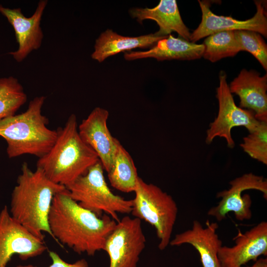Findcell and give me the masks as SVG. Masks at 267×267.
<instances>
[{
	"mask_svg": "<svg viewBox=\"0 0 267 267\" xmlns=\"http://www.w3.org/2000/svg\"><path fill=\"white\" fill-rule=\"evenodd\" d=\"M234 33L240 51L252 54L267 71V45L261 35L248 30L234 31Z\"/></svg>",
	"mask_w": 267,
	"mask_h": 267,
	"instance_id": "24",
	"label": "cell"
},
{
	"mask_svg": "<svg viewBox=\"0 0 267 267\" xmlns=\"http://www.w3.org/2000/svg\"><path fill=\"white\" fill-rule=\"evenodd\" d=\"M146 241L140 220L129 216L120 220L103 249L109 256V267H137Z\"/></svg>",
	"mask_w": 267,
	"mask_h": 267,
	"instance_id": "8",
	"label": "cell"
},
{
	"mask_svg": "<svg viewBox=\"0 0 267 267\" xmlns=\"http://www.w3.org/2000/svg\"><path fill=\"white\" fill-rule=\"evenodd\" d=\"M204 51L203 44H196L169 35L158 41L149 50L126 52L124 56L127 60L146 58H154L158 61L193 60L203 56Z\"/></svg>",
	"mask_w": 267,
	"mask_h": 267,
	"instance_id": "18",
	"label": "cell"
},
{
	"mask_svg": "<svg viewBox=\"0 0 267 267\" xmlns=\"http://www.w3.org/2000/svg\"><path fill=\"white\" fill-rule=\"evenodd\" d=\"M134 192L132 215L154 227L159 240L158 248L165 249L170 244L177 218L176 202L159 187L146 182L139 177Z\"/></svg>",
	"mask_w": 267,
	"mask_h": 267,
	"instance_id": "5",
	"label": "cell"
},
{
	"mask_svg": "<svg viewBox=\"0 0 267 267\" xmlns=\"http://www.w3.org/2000/svg\"><path fill=\"white\" fill-rule=\"evenodd\" d=\"M218 228L216 222L207 221L204 227L198 221L194 220L190 229L176 234L169 245L190 244L198 252L203 267H221L218 253L222 245L217 233Z\"/></svg>",
	"mask_w": 267,
	"mask_h": 267,
	"instance_id": "15",
	"label": "cell"
},
{
	"mask_svg": "<svg viewBox=\"0 0 267 267\" xmlns=\"http://www.w3.org/2000/svg\"><path fill=\"white\" fill-rule=\"evenodd\" d=\"M78 128L76 116L72 114L64 126L57 130L52 147L37 162V168L47 178L66 187L99 161L96 153L80 137Z\"/></svg>",
	"mask_w": 267,
	"mask_h": 267,
	"instance_id": "3",
	"label": "cell"
},
{
	"mask_svg": "<svg viewBox=\"0 0 267 267\" xmlns=\"http://www.w3.org/2000/svg\"><path fill=\"white\" fill-rule=\"evenodd\" d=\"M49 256L50 257L52 264L48 267H89L87 261L82 259L77 261L74 263H68L64 261L60 256L55 252L49 251ZM16 267H38L32 265H19Z\"/></svg>",
	"mask_w": 267,
	"mask_h": 267,
	"instance_id": "25",
	"label": "cell"
},
{
	"mask_svg": "<svg viewBox=\"0 0 267 267\" xmlns=\"http://www.w3.org/2000/svg\"><path fill=\"white\" fill-rule=\"evenodd\" d=\"M109 115L106 109L96 107L78 128L80 137L96 153L107 173L112 166L118 141L108 128Z\"/></svg>",
	"mask_w": 267,
	"mask_h": 267,
	"instance_id": "13",
	"label": "cell"
},
{
	"mask_svg": "<svg viewBox=\"0 0 267 267\" xmlns=\"http://www.w3.org/2000/svg\"><path fill=\"white\" fill-rule=\"evenodd\" d=\"M267 267V258H261L258 259L255 263L250 267Z\"/></svg>",
	"mask_w": 267,
	"mask_h": 267,
	"instance_id": "26",
	"label": "cell"
},
{
	"mask_svg": "<svg viewBox=\"0 0 267 267\" xmlns=\"http://www.w3.org/2000/svg\"><path fill=\"white\" fill-rule=\"evenodd\" d=\"M240 145L250 157L267 165V121H261L255 130L243 138Z\"/></svg>",
	"mask_w": 267,
	"mask_h": 267,
	"instance_id": "23",
	"label": "cell"
},
{
	"mask_svg": "<svg viewBox=\"0 0 267 267\" xmlns=\"http://www.w3.org/2000/svg\"><path fill=\"white\" fill-rule=\"evenodd\" d=\"M230 187L219 192L217 197L221 198L218 204L211 208L208 215L215 218L217 221L225 219L230 212L234 213L235 218L239 221L248 220L252 217V200L248 194L242 195L247 190L254 189L261 191L265 199H267V180L263 176L252 173L245 174L229 182Z\"/></svg>",
	"mask_w": 267,
	"mask_h": 267,
	"instance_id": "9",
	"label": "cell"
},
{
	"mask_svg": "<svg viewBox=\"0 0 267 267\" xmlns=\"http://www.w3.org/2000/svg\"><path fill=\"white\" fill-rule=\"evenodd\" d=\"M27 100V94L16 78H0V120L14 115Z\"/></svg>",
	"mask_w": 267,
	"mask_h": 267,
	"instance_id": "22",
	"label": "cell"
},
{
	"mask_svg": "<svg viewBox=\"0 0 267 267\" xmlns=\"http://www.w3.org/2000/svg\"><path fill=\"white\" fill-rule=\"evenodd\" d=\"M117 223L108 215L99 217L82 207L69 196L67 189L55 195L48 217L53 238L59 245L90 256L103 250Z\"/></svg>",
	"mask_w": 267,
	"mask_h": 267,
	"instance_id": "1",
	"label": "cell"
},
{
	"mask_svg": "<svg viewBox=\"0 0 267 267\" xmlns=\"http://www.w3.org/2000/svg\"><path fill=\"white\" fill-rule=\"evenodd\" d=\"M198 2L202 12V20L198 27L190 34L191 42L195 43L215 33L228 31H251L267 37V13L261 1H255L256 12L253 17L246 20L217 15L211 10L209 2Z\"/></svg>",
	"mask_w": 267,
	"mask_h": 267,
	"instance_id": "11",
	"label": "cell"
},
{
	"mask_svg": "<svg viewBox=\"0 0 267 267\" xmlns=\"http://www.w3.org/2000/svg\"><path fill=\"white\" fill-rule=\"evenodd\" d=\"M47 0L39 1L33 14L25 17L20 8L11 9L0 5V13L4 15L13 27L18 49L9 54L18 62L23 61L33 50L41 46L44 37L41 21Z\"/></svg>",
	"mask_w": 267,
	"mask_h": 267,
	"instance_id": "12",
	"label": "cell"
},
{
	"mask_svg": "<svg viewBox=\"0 0 267 267\" xmlns=\"http://www.w3.org/2000/svg\"><path fill=\"white\" fill-rule=\"evenodd\" d=\"M47 249L44 240L16 221L5 206L0 212V267L6 266L13 255L27 260Z\"/></svg>",
	"mask_w": 267,
	"mask_h": 267,
	"instance_id": "10",
	"label": "cell"
},
{
	"mask_svg": "<svg viewBox=\"0 0 267 267\" xmlns=\"http://www.w3.org/2000/svg\"><path fill=\"white\" fill-rule=\"evenodd\" d=\"M219 86L217 89L219 111L217 117L206 132L205 141L210 144L217 137L224 138L230 148L235 146L231 136V130L236 127H243L251 133L260 124L251 110L238 107L235 103L226 82V74L222 71L219 76Z\"/></svg>",
	"mask_w": 267,
	"mask_h": 267,
	"instance_id": "7",
	"label": "cell"
},
{
	"mask_svg": "<svg viewBox=\"0 0 267 267\" xmlns=\"http://www.w3.org/2000/svg\"><path fill=\"white\" fill-rule=\"evenodd\" d=\"M21 170L12 193L10 214L38 238L44 240V232L53 238L48 223L52 201L67 189L50 180L40 169L33 171L26 162Z\"/></svg>",
	"mask_w": 267,
	"mask_h": 267,
	"instance_id": "2",
	"label": "cell"
},
{
	"mask_svg": "<svg viewBox=\"0 0 267 267\" xmlns=\"http://www.w3.org/2000/svg\"><path fill=\"white\" fill-rule=\"evenodd\" d=\"M203 45V56L212 62L234 56L240 51L234 31H223L211 35L204 40Z\"/></svg>",
	"mask_w": 267,
	"mask_h": 267,
	"instance_id": "21",
	"label": "cell"
},
{
	"mask_svg": "<svg viewBox=\"0 0 267 267\" xmlns=\"http://www.w3.org/2000/svg\"><path fill=\"white\" fill-rule=\"evenodd\" d=\"M107 176L111 185L117 190L126 193L134 192L138 177L137 169L132 156L119 140Z\"/></svg>",
	"mask_w": 267,
	"mask_h": 267,
	"instance_id": "20",
	"label": "cell"
},
{
	"mask_svg": "<svg viewBox=\"0 0 267 267\" xmlns=\"http://www.w3.org/2000/svg\"><path fill=\"white\" fill-rule=\"evenodd\" d=\"M103 170L98 161L66 188L69 196L82 207L99 217L104 213L118 222L120 220L118 214H131L132 200H126L111 191Z\"/></svg>",
	"mask_w": 267,
	"mask_h": 267,
	"instance_id": "6",
	"label": "cell"
},
{
	"mask_svg": "<svg viewBox=\"0 0 267 267\" xmlns=\"http://www.w3.org/2000/svg\"><path fill=\"white\" fill-rule=\"evenodd\" d=\"M45 99L37 96L24 112L0 120V136L7 142L9 158L24 154L40 158L53 146L57 132L47 127L48 120L42 113Z\"/></svg>",
	"mask_w": 267,
	"mask_h": 267,
	"instance_id": "4",
	"label": "cell"
},
{
	"mask_svg": "<svg viewBox=\"0 0 267 267\" xmlns=\"http://www.w3.org/2000/svg\"><path fill=\"white\" fill-rule=\"evenodd\" d=\"M231 93L240 98L239 107L252 111L259 121H267V74L242 70L230 84Z\"/></svg>",
	"mask_w": 267,
	"mask_h": 267,
	"instance_id": "16",
	"label": "cell"
},
{
	"mask_svg": "<svg viewBox=\"0 0 267 267\" xmlns=\"http://www.w3.org/2000/svg\"><path fill=\"white\" fill-rule=\"evenodd\" d=\"M129 13L140 23L145 19L155 21L159 27L155 33L158 36H167L176 32L181 38L190 40L191 33L182 20L175 0H161L153 8H133Z\"/></svg>",
	"mask_w": 267,
	"mask_h": 267,
	"instance_id": "17",
	"label": "cell"
},
{
	"mask_svg": "<svg viewBox=\"0 0 267 267\" xmlns=\"http://www.w3.org/2000/svg\"><path fill=\"white\" fill-rule=\"evenodd\" d=\"M232 247L222 246L218 253L221 267H241L267 255V222L262 221L235 238Z\"/></svg>",
	"mask_w": 267,
	"mask_h": 267,
	"instance_id": "14",
	"label": "cell"
},
{
	"mask_svg": "<svg viewBox=\"0 0 267 267\" xmlns=\"http://www.w3.org/2000/svg\"><path fill=\"white\" fill-rule=\"evenodd\" d=\"M0 267H6V266H1Z\"/></svg>",
	"mask_w": 267,
	"mask_h": 267,
	"instance_id": "27",
	"label": "cell"
},
{
	"mask_svg": "<svg viewBox=\"0 0 267 267\" xmlns=\"http://www.w3.org/2000/svg\"><path fill=\"white\" fill-rule=\"evenodd\" d=\"M167 36H158L154 33L138 37H127L120 35L111 29H107L96 40L94 51L91 56L93 59L102 62L107 57L122 51L136 48H150L160 40Z\"/></svg>",
	"mask_w": 267,
	"mask_h": 267,
	"instance_id": "19",
	"label": "cell"
}]
</instances>
